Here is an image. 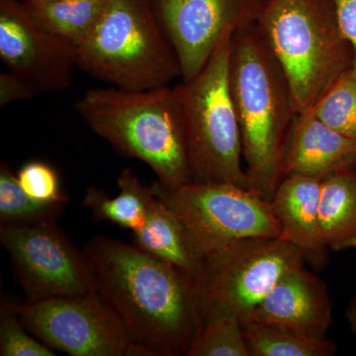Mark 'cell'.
I'll return each instance as SVG.
<instances>
[{
    "mask_svg": "<svg viewBox=\"0 0 356 356\" xmlns=\"http://www.w3.org/2000/svg\"><path fill=\"white\" fill-rule=\"evenodd\" d=\"M16 309L28 332L49 348L72 356H143L95 290Z\"/></svg>",
    "mask_w": 356,
    "mask_h": 356,
    "instance_id": "9",
    "label": "cell"
},
{
    "mask_svg": "<svg viewBox=\"0 0 356 356\" xmlns=\"http://www.w3.org/2000/svg\"><path fill=\"white\" fill-rule=\"evenodd\" d=\"M356 168V140L334 130L310 112L295 115L281 154L282 178L303 175L323 180Z\"/></svg>",
    "mask_w": 356,
    "mask_h": 356,
    "instance_id": "14",
    "label": "cell"
},
{
    "mask_svg": "<svg viewBox=\"0 0 356 356\" xmlns=\"http://www.w3.org/2000/svg\"><path fill=\"white\" fill-rule=\"evenodd\" d=\"M23 4H36L41 3V2L50 1V0H18Z\"/></svg>",
    "mask_w": 356,
    "mask_h": 356,
    "instance_id": "29",
    "label": "cell"
},
{
    "mask_svg": "<svg viewBox=\"0 0 356 356\" xmlns=\"http://www.w3.org/2000/svg\"><path fill=\"white\" fill-rule=\"evenodd\" d=\"M0 60L38 93L69 88L77 65L76 49L40 29L18 0H0Z\"/></svg>",
    "mask_w": 356,
    "mask_h": 356,
    "instance_id": "12",
    "label": "cell"
},
{
    "mask_svg": "<svg viewBox=\"0 0 356 356\" xmlns=\"http://www.w3.org/2000/svg\"><path fill=\"white\" fill-rule=\"evenodd\" d=\"M0 243L10 257L26 301L95 290L81 250H77L57 221L1 225Z\"/></svg>",
    "mask_w": 356,
    "mask_h": 356,
    "instance_id": "10",
    "label": "cell"
},
{
    "mask_svg": "<svg viewBox=\"0 0 356 356\" xmlns=\"http://www.w3.org/2000/svg\"><path fill=\"white\" fill-rule=\"evenodd\" d=\"M67 202L44 203L23 191L6 163L0 165V222L1 225H32L57 221Z\"/></svg>",
    "mask_w": 356,
    "mask_h": 356,
    "instance_id": "21",
    "label": "cell"
},
{
    "mask_svg": "<svg viewBox=\"0 0 356 356\" xmlns=\"http://www.w3.org/2000/svg\"><path fill=\"white\" fill-rule=\"evenodd\" d=\"M250 356H332L337 344L331 339L311 343L248 316L241 320Z\"/></svg>",
    "mask_w": 356,
    "mask_h": 356,
    "instance_id": "20",
    "label": "cell"
},
{
    "mask_svg": "<svg viewBox=\"0 0 356 356\" xmlns=\"http://www.w3.org/2000/svg\"><path fill=\"white\" fill-rule=\"evenodd\" d=\"M344 316H346V322H348L351 332L356 337V294L346 307Z\"/></svg>",
    "mask_w": 356,
    "mask_h": 356,
    "instance_id": "28",
    "label": "cell"
},
{
    "mask_svg": "<svg viewBox=\"0 0 356 356\" xmlns=\"http://www.w3.org/2000/svg\"><path fill=\"white\" fill-rule=\"evenodd\" d=\"M318 214L330 250L356 248V168L332 173L321 181Z\"/></svg>",
    "mask_w": 356,
    "mask_h": 356,
    "instance_id": "17",
    "label": "cell"
},
{
    "mask_svg": "<svg viewBox=\"0 0 356 356\" xmlns=\"http://www.w3.org/2000/svg\"><path fill=\"white\" fill-rule=\"evenodd\" d=\"M346 137L356 140V72L346 70L309 111Z\"/></svg>",
    "mask_w": 356,
    "mask_h": 356,
    "instance_id": "22",
    "label": "cell"
},
{
    "mask_svg": "<svg viewBox=\"0 0 356 356\" xmlns=\"http://www.w3.org/2000/svg\"><path fill=\"white\" fill-rule=\"evenodd\" d=\"M250 316L304 341L323 343L329 339L332 300L324 280L301 266L281 277Z\"/></svg>",
    "mask_w": 356,
    "mask_h": 356,
    "instance_id": "13",
    "label": "cell"
},
{
    "mask_svg": "<svg viewBox=\"0 0 356 356\" xmlns=\"http://www.w3.org/2000/svg\"><path fill=\"white\" fill-rule=\"evenodd\" d=\"M133 236V245L140 250L197 280L204 257L182 220L154 193L144 225Z\"/></svg>",
    "mask_w": 356,
    "mask_h": 356,
    "instance_id": "16",
    "label": "cell"
},
{
    "mask_svg": "<svg viewBox=\"0 0 356 356\" xmlns=\"http://www.w3.org/2000/svg\"><path fill=\"white\" fill-rule=\"evenodd\" d=\"M186 356H250L241 321L222 317L205 323Z\"/></svg>",
    "mask_w": 356,
    "mask_h": 356,
    "instance_id": "23",
    "label": "cell"
},
{
    "mask_svg": "<svg viewBox=\"0 0 356 356\" xmlns=\"http://www.w3.org/2000/svg\"><path fill=\"white\" fill-rule=\"evenodd\" d=\"M39 93L19 76L6 70L0 74V105L6 106L16 100L29 99Z\"/></svg>",
    "mask_w": 356,
    "mask_h": 356,
    "instance_id": "26",
    "label": "cell"
},
{
    "mask_svg": "<svg viewBox=\"0 0 356 356\" xmlns=\"http://www.w3.org/2000/svg\"><path fill=\"white\" fill-rule=\"evenodd\" d=\"M77 67L116 88L170 86L179 65L152 0H109L99 22L76 50Z\"/></svg>",
    "mask_w": 356,
    "mask_h": 356,
    "instance_id": "5",
    "label": "cell"
},
{
    "mask_svg": "<svg viewBox=\"0 0 356 356\" xmlns=\"http://www.w3.org/2000/svg\"><path fill=\"white\" fill-rule=\"evenodd\" d=\"M305 264L298 248L280 236L245 238L206 255L196 280L203 325L248 317L281 277Z\"/></svg>",
    "mask_w": 356,
    "mask_h": 356,
    "instance_id": "7",
    "label": "cell"
},
{
    "mask_svg": "<svg viewBox=\"0 0 356 356\" xmlns=\"http://www.w3.org/2000/svg\"><path fill=\"white\" fill-rule=\"evenodd\" d=\"M229 81L248 189L271 202L282 179L283 145L297 113L284 72L257 23L232 39Z\"/></svg>",
    "mask_w": 356,
    "mask_h": 356,
    "instance_id": "2",
    "label": "cell"
},
{
    "mask_svg": "<svg viewBox=\"0 0 356 356\" xmlns=\"http://www.w3.org/2000/svg\"><path fill=\"white\" fill-rule=\"evenodd\" d=\"M339 27L353 47L355 60L353 70L356 72V0H332Z\"/></svg>",
    "mask_w": 356,
    "mask_h": 356,
    "instance_id": "27",
    "label": "cell"
},
{
    "mask_svg": "<svg viewBox=\"0 0 356 356\" xmlns=\"http://www.w3.org/2000/svg\"><path fill=\"white\" fill-rule=\"evenodd\" d=\"M17 303L1 298L0 305V355L54 356L51 348L28 334L18 315Z\"/></svg>",
    "mask_w": 356,
    "mask_h": 356,
    "instance_id": "24",
    "label": "cell"
},
{
    "mask_svg": "<svg viewBox=\"0 0 356 356\" xmlns=\"http://www.w3.org/2000/svg\"><path fill=\"white\" fill-rule=\"evenodd\" d=\"M16 175L23 191L32 198L44 203H69V196L63 191L57 170L48 163L28 161Z\"/></svg>",
    "mask_w": 356,
    "mask_h": 356,
    "instance_id": "25",
    "label": "cell"
},
{
    "mask_svg": "<svg viewBox=\"0 0 356 356\" xmlns=\"http://www.w3.org/2000/svg\"><path fill=\"white\" fill-rule=\"evenodd\" d=\"M118 187V195L111 198L102 189L90 186L81 205L97 221L112 222L122 228L137 231L144 225L147 207L154 197L152 185L143 184L132 170L126 168L119 175Z\"/></svg>",
    "mask_w": 356,
    "mask_h": 356,
    "instance_id": "19",
    "label": "cell"
},
{
    "mask_svg": "<svg viewBox=\"0 0 356 356\" xmlns=\"http://www.w3.org/2000/svg\"><path fill=\"white\" fill-rule=\"evenodd\" d=\"M177 56L182 81L197 76L242 28L257 23L264 0H152Z\"/></svg>",
    "mask_w": 356,
    "mask_h": 356,
    "instance_id": "11",
    "label": "cell"
},
{
    "mask_svg": "<svg viewBox=\"0 0 356 356\" xmlns=\"http://www.w3.org/2000/svg\"><path fill=\"white\" fill-rule=\"evenodd\" d=\"M257 27L286 77L297 114L309 111L355 55L332 0H264Z\"/></svg>",
    "mask_w": 356,
    "mask_h": 356,
    "instance_id": "4",
    "label": "cell"
},
{
    "mask_svg": "<svg viewBox=\"0 0 356 356\" xmlns=\"http://www.w3.org/2000/svg\"><path fill=\"white\" fill-rule=\"evenodd\" d=\"M321 181L303 175H288L281 179L271 205L280 225V238L295 245L304 261L315 270L329 264V248L321 232Z\"/></svg>",
    "mask_w": 356,
    "mask_h": 356,
    "instance_id": "15",
    "label": "cell"
},
{
    "mask_svg": "<svg viewBox=\"0 0 356 356\" xmlns=\"http://www.w3.org/2000/svg\"><path fill=\"white\" fill-rule=\"evenodd\" d=\"M152 188L182 220L203 257L245 238L280 236L271 202L245 187L214 182L166 187L156 180Z\"/></svg>",
    "mask_w": 356,
    "mask_h": 356,
    "instance_id": "8",
    "label": "cell"
},
{
    "mask_svg": "<svg viewBox=\"0 0 356 356\" xmlns=\"http://www.w3.org/2000/svg\"><path fill=\"white\" fill-rule=\"evenodd\" d=\"M231 43L193 79L173 86L182 120L192 182L248 188L240 126L229 89Z\"/></svg>",
    "mask_w": 356,
    "mask_h": 356,
    "instance_id": "6",
    "label": "cell"
},
{
    "mask_svg": "<svg viewBox=\"0 0 356 356\" xmlns=\"http://www.w3.org/2000/svg\"><path fill=\"white\" fill-rule=\"evenodd\" d=\"M74 108L88 127L119 154L149 165L163 186L192 182L175 88H91Z\"/></svg>",
    "mask_w": 356,
    "mask_h": 356,
    "instance_id": "3",
    "label": "cell"
},
{
    "mask_svg": "<svg viewBox=\"0 0 356 356\" xmlns=\"http://www.w3.org/2000/svg\"><path fill=\"white\" fill-rule=\"evenodd\" d=\"M81 252L96 293L143 356L187 355L203 327L195 278L106 236L91 238Z\"/></svg>",
    "mask_w": 356,
    "mask_h": 356,
    "instance_id": "1",
    "label": "cell"
},
{
    "mask_svg": "<svg viewBox=\"0 0 356 356\" xmlns=\"http://www.w3.org/2000/svg\"><path fill=\"white\" fill-rule=\"evenodd\" d=\"M109 0H50L23 4L40 29L53 38L79 48L99 22Z\"/></svg>",
    "mask_w": 356,
    "mask_h": 356,
    "instance_id": "18",
    "label": "cell"
}]
</instances>
